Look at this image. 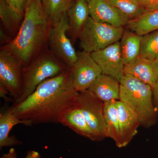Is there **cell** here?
Wrapping results in <instances>:
<instances>
[{
    "label": "cell",
    "mask_w": 158,
    "mask_h": 158,
    "mask_svg": "<svg viewBox=\"0 0 158 158\" xmlns=\"http://www.w3.org/2000/svg\"><path fill=\"white\" fill-rule=\"evenodd\" d=\"M1 158H17L16 151L14 148H10L8 152L3 154Z\"/></svg>",
    "instance_id": "f1b7e54d"
},
{
    "label": "cell",
    "mask_w": 158,
    "mask_h": 158,
    "mask_svg": "<svg viewBox=\"0 0 158 158\" xmlns=\"http://www.w3.org/2000/svg\"><path fill=\"white\" fill-rule=\"evenodd\" d=\"M77 55V61L70 70L74 88L79 92L88 90L102 71L90 53L83 51Z\"/></svg>",
    "instance_id": "9c48e42d"
},
{
    "label": "cell",
    "mask_w": 158,
    "mask_h": 158,
    "mask_svg": "<svg viewBox=\"0 0 158 158\" xmlns=\"http://www.w3.org/2000/svg\"><path fill=\"white\" fill-rule=\"evenodd\" d=\"M69 34L72 42L78 38L89 15L88 3L86 0H75L67 12Z\"/></svg>",
    "instance_id": "e0dca14e"
},
{
    "label": "cell",
    "mask_w": 158,
    "mask_h": 158,
    "mask_svg": "<svg viewBox=\"0 0 158 158\" xmlns=\"http://www.w3.org/2000/svg\"><path fill=\"white\" fill-rule=\"evenodd\" d=\"M153 101L156 113L158 116V78L155 86L153 88Z\"/></svg>",
    "instance_id": "4316f807"
},
{
    "label": "cell",
    "mask_w": 158,
    "mask_h": 158,
    "mask_svg": "<svg viewBox=\"0 0 158 158\" xmlns=\"http://www.w3.org/2000/svg\"><path fill=\"white\" fill-rule=\"evenodd\" d=\"M9 94L8 90L5 88L4 85L0 84V95L1 98L4 99L5 100H9V98L7 95Z\"/></svg>",
    "instance_id": "f546056e"
},
{
    "label": "cell",
    "mask_w": 158,
    "mask_h": 158,
    "mask_svg": "<svg viewBox=\"0 0 158 158\" xmlns=\"http://www.w3.org/2000/svg\"><path fill=\"white\" fill-rule=\"evenodd\" d=\"M11 8L20 14L24 15L27 0H6Z\"/></svg>",
    "instance_id": "d4e9b609"
},
{
    "label": "cell",
    "mask_w": 158,
    "mask_h": 158,
    "mask_svg": "<svg viewBox=\"0 0 158 158\" xmlns=\"http://www.w3.org/2000/svg\"><path fill=\"white\" fill-rule=\"evenodd\" d=\"M146 11L158 9V0H136Z\"/></svg>",
    "instance_id": "484cf974"
},
{
    "label": "cell",
    "mask_w": 158,
    "mask_h": 158,
    "mask_svg": "<svg viewBox=\"0 0 158 158\" xmlns=\"http://www.w3.org/2000/svg\"><path fill=\"white\" fill-rule=\"evenodd\" d=\"M124 27H117L88 17L78 37L83 51L91 54L119 41Z\"/></svg>",
    "instance_id": "5b68a950"
},
{
    "label": "cell",
    "mask_w": 158,
    "mask_h": 158,
    "mask_svg": "<svg viewBox=\"0 0 158 158\" xmlns=\"http://www.w3.org/2000/svg\"><path fill=\"white\" fill-rule=\"evenodd\" d=\"M86 1H87V2L88 3L89 2V1H90V0H86Z\"/></svg>",
    "instance_id": "836d02e7"
},
{
    "label": "cell",
    "mask_w": 158,
    "mask_h": 158,
    "mask_svg": "<svg viewBox=\"0 0 158 158\" xmlns=\"http://www.w3.org/2000/svg\"><path fill=\"white\" fill-rule=\"evenodd\" d=\"M77 100L88 125L98 141L107 138L103 102L95 97L88 90L79 92Z\"/></svg>",
    "instance_id": "52a82bcc"
},
{
    "label": "cell",
    "mask_w": 158,
    "mask_h": 158,
    "mask_svg": "<svg viewBox=\"0 0 158 158\" xmlns=\"http://www.w3.org/2000/svg\"><path fill=\"white\" fill-rule=\"evenodd\" d=\"M119 83V100L132 111L141 126L148 128L156 124L152 87L128 74H124Z\"/></svg>",
    "instance_id": "3957f363"
},
{
    "label": "cell",
    "mask_w": 158,
    "mask_h": 158,
    "mask_svg": "<svg viewBox=\"0 0 158 158\" xmlns=\"http://www.w3.org/2000/svg\"><path fill=\"white\" fill-rule=\"evenodd\" d=\"M59 123L67 127L80 135L91 141H98L97 138L88 125L79 106L77 100L62 114Z\"/></svg>",
    "instance_id": "4fadbf2b"
},
{
    "label": "cell",
    "mask_w": 158,
    "mask_h": 158,
    "mask_svg": "<svg viewBox=\"0 0 158 158\" xmlns=\"http://www.w3.org/2000/svg\"><path fill=\"white\" fill-rule=\"evenodd\" d=\"M130 20L137 19L147 11L136 0H108Z\"/></svg>",
    "instance_id": "603a6c76"
},
{
    "label": "cell",
    "mask_w": 158,
    "mask_h": 158,
    "mask_svg": "<svg viewBox=\"0 0 158 158\" xmlns=\"http://www.w3.org/2000/svg\"><path fill=\"white\" fill-rule=\"evenodd\" d=\"M23 124L27 126L32 125L30 120H22L18 118L10 109L0 114V148L20 145L22 141L14 136H9L10 131L15 126Z\"/></svg>",
    "instance_id": "2e32d148"
},
{
    "label": "cell",
    "mask_w": 158,
    "mask_h": 158,
    "mask_svg": "<svg viewBox=\"0 0 158 158\" xmlns=\"http://www.w3.org/2000/svg\"><path fill=\"white\" fill-rule=\"evenodd\" d=\"M158 56V30L144 35L141 41L140 56L156 59Z\"/></svg>",
    "instance_id": "cb8c5ba5"
},
{
    "label": "cell",
    "mask_w": 158,
    "mask_h": 158,
    "mask_svg": "<svg viewBox=\"0 0 158 158\" xmlns=\"http://www.w3.org/2000/svg\"><path fill=\"white\" fill-rule=\"evenodd\" d=\"M116 100L104 103V114L107 138L113 139L116 146L119 148H123L122 140Z\"/></svg>",
    "instance_id": "d6986e66"
},
{
    "label": "cell",
    "mask_w": 158,
    "mask_h": 158,
    "mask_svg": "<svg viewBox=\"0 0 158 158\" xmlns=\"http://www.w3.org/2000/svg\"><path fill=\"white\" fill-rule=\"evenodd\" d=\"M42 1V2L44 6H45L46 3L47 1V0H41Z\"/></svg>",
    "instance_id": "1f68e13d"
},
{
    "label": "cell",
    "mask_w": 158,
    "mask_h": 158,
    "mask_svg": "<svg viewBox=\"0 0 158 158\" xmlns=\"http://www.w3.org/2000/svg\"><path fill=\"white\" fill-rule=\"evenodd\" d=\"M142 37L129 29H124L119 43L122 58L125 65L140 56Z\"/></svg>",
    "instance_id": "ac0fdd59"
},
{
    "label": "cell",
    "mask_w": 158,
    "mask_h": 158,
    "mask_svg": "<svg viewBox=\"0 0 158 158\" xmlns=\"http://www.w3.org/2000/svg\"><path fill=\"white\" fill-rule=\"evenodd\" d=\"M88 90L104 103L119 100V82L113 77L103 73L97 78Z\"/></svg>",
    "instance_id": "5bb4252c"
},
{
    "label": "cell",
    "mask_w": 158,
    "mask_h": 158,
    "mask_svg": "<svg viewBox=\"0 0 158 158\" xmlns=\"http://www.w3.org/2000/svg\"><path fill=\"white\" fill-rule=\"evenodd\" d=\"M89 15L99 22L117 27H124L129 19L108 0H90Z\"/></svg>",
    "instance_id": "8fae6325"
},
{
    "label": "cell",
    "mask_w": 158,
    "mask_h": 158,
    "mask_svg": "<svg viewBox=\"0 0 158 158\" xmlns=\"http://www.w3.org/2000/svg\"><path fill=\"white\" fill-rule=\"evenodd\" d=\"M156 61H157L158 62V56H157V57H156Z\"/></svg>",
    "instance_id": "d6a6232c"
},
{
    "label": "cell",
    "mask_w": 158,
    "mask_h": 158,
    "mask_svg": "<svg viewBox=\"0 0 158 158\" xmlns=\"http://www.w3.org/2000/svg\"><path fill=\"white\" fill-rule=\"evenodd\" d=\"M52 23L41 0H27L24 14L19 31L12 41L1 47L13 54L23 67L40 53Z\"/></svg>",
    "instance_id": "7a4b0ae2"
},
{
    "label": "cell",
    "mask_w": 158,
    "mask_h": 158,
    "mask_svg": "<svg viewBox=\"0 0 158 158\" xmlns=\"http://www.w3.org/2000/svg\"><path fill=\"white\" fill-rule=\"evenodd\" d=\"M0 37H1V45L3 46L6 45L12 41L13 38H11L9 36V34H6V32L3 30V29L1 28L0 31Z\"/></svg>",
    "instance_id": "83f0119b"
},
{
    "label": "cell",
    "mask_w": 158,
    "mask_h": 158,
    "mask_svg": "<svg viewBox=\"0 0 158 158\" xmlns=\"http://www.w3.org/2000/svg\"><path fill=\"white\" fill-rule=\"evenodd\" d=\"M69 69L50 50L40 53L27 66L23 67L22 93L14 103L24 100L46 80L59 75Z\"/></svg>",
    "instance_id": "277c9868"
},
{
    "label": "cell",
    "mask_w": 158,
    "mask_h": 158,
    "mask_svg": "<svg viewBox=\"0 0 158 158\" xmlns=\"http://www.w3.org/2000/svg\"><path fill=\"white\" fill-rule=\"evenodd\" d=\"M116 104L123 148L131 141L141 125L137 116L126 105L119 100L116 101Z\"/></svg>",
    "instance_id": "9a60e30c"
},
{
    "label": "cell",
    "mask_w": 158,
    "mask_h": 158,
    "mask_svg": "<svg viewBox=\"0 0 158 158\" xmlns=\"http://www.w3.org/2000/svg\"><path fill=\"white\" fill-rule=\"evenodd\" d=\"M25 158H41V156L37 152L31 150L27 152Z\"/></svg>",
    "instance_id": "4dcf8cb0"
},
{
    "label": "cell",
    "mask_w": 158,
    "mask_h": 158,
    "mask_svg": "<svg viewBox=\"0 0 158 158\" xmlns=\"http://www.w3.org/2000/svg\"><path fill=\"white\" fill-rule=\"evenodd\" d=\"M23 16L11 8L6 0H0L1 21L8 34L15 37L19 31Z\"/></svg>",
    "instance_id": "44dd1931"
},
{
    "label": "cell",
    "mask_w": 158,
    "mask_h": 158,
    "mask_svg": "<svg viewBox=\"0 0 158 158\" xmlns=\"http://www.w3.org/2000/svg\"><path fill=\"white\" fill-rule=\"evenodd\" d=\"M90 54L101 69L102 73L120 81L124 75L125 65L122 58L119 41Z\"/></svg>",
    "instance_id": "30bf717a"
},
{
    "label": "cell",
    "mask_w": 158,
    "mask_h": 158,
    "mask_svg": "<svg viewBox=\"0 0 158 158\" xmlns=\"http://www.w3.org/2000/svg\"><path fill=\"white\" fill-rule=\"evenodd\" d=\"M124 74L135 77L141 81L154 88L158 78V62L139 56L124 66Z\"/></svg>",
    "instance_id": "7c38bea8"
},
{
    "label": "cell",
    "mask_w": 158,
    "mask_h": 158,
    "mask_svg": "<svg viewBox=\"0 0 158 158\" xmlns=\"http://www.w3.org/2000/svg\"><path fill=\"white\" fill-rule=\"evenodd\" d=\"M21 61L10 52L1 49L0 84L4 85L15 101L22 93V70Z\"/></svg>",
    "instance_id": "ba28073f"
},
{
    "label": "cell",
    "mask_w": 158,
    "mask_h": 158,
    "mask_svg": "<svg viewBox=\"0 0 158 158\" xmlns=\"http://www.w3.org/2000/svg\"><path fill=\"white\" fill-rule=\"evenodd\" d=\"M69 30L66 13L58 22L52 26L49 32L48 42L50 50L70 69L76 62L77 55L71 41L67 37Z\"/></svg>",
    "instance_id": "8992f818"
},
{
    "label": "cell",
    "mask_w": 158,
    "mask_h": 158,
    "mask_svg": "<svg viewBox=\"0 0 158 158\" xmlns=\"http://www.w3.org/2000/svg\"><path fill=\"white\" fill-rule=\"evenodd\" d=\"M74 2L73 0H47L44 6L45 11L52 23L58 22L67 13Z\"/></svg>",
    "instance_id": "7402d4cb"
},
{
    "label": "cell",
    "mask_w": 158,
    "mask_h": 158,
    "mask_svg": "<svg viewBox=\"0 0 158 158\" xmlns=\"http://www.w3.org/2000/svg\"><path fill=\"white\" fill-rule=\"evenodd\" d=\"M78 93L69 69L46 80L24 100L14 103L9 109L20 119L33 124L59 123L62 114L76 102Z\"/></svg>",
    "instance_id": "6da1fadb"
},
{
    "label": "cell",
    "mask_w": 158,
    "mask_h": 158,
    "mask_svg": "<svg viewBox=\"0 0 158 158\" xmlns=\"http://www.w3.org/2000/svg\"><path fill=\"white\" fill-rule=\"evenodd\" d=\"M127 29L139 35L158 30V9L147 11L135 19L129 21Z\"/></svg>",
    "instance_id": "ffe728a7"
}]
</instances>
